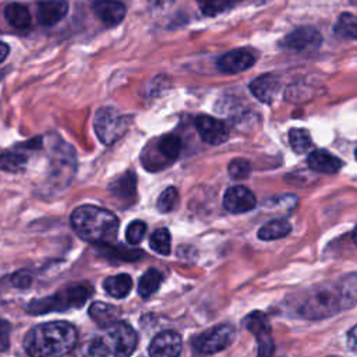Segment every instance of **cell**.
<instances>
[{
  "mask_svg": "<svg viewBox=\"0 0 357 357\" xmlns=\"http://www.w3.org/2000/svg\"><path fill=\"white\" fill-rule=\"evenodd\" d=\"M138 343L135 331L126 322H116L92 337L79 357H130Z\"/></svg>",
  "mask_w": 357,
  "mask_h": 357,
  "instance_id": "3",
  "label": "cell"
},
{
  "mask_svg": "<svg viewBox=\"0 0 357 357\" xmlns=\"http://www.w3.org/2000/svg\"><path fill=\"white\" fill-rule=\"evenodd\" d=\"M344 308L339 286L325 284L310 290L298 307V315L307 319H322Z\"/></svg>",
  "mask_w": 357,
  "mask_h": 357,
  "instance_id": "4",
  "label": "cell"
},
{
  "mask_svg": "<svg viewBox=\"0 0 357 357\" xmlns=\"http://www.w3.org/2000/svg\"><path fill=\"white\" fill-rule=\"evenodd\" d=\"M351 1H353V3H356V4H357V0H351Z\"/></svg>",
  "mask_w": 357,
  "mask_h": 357,
  "instance_id": "42",
  "label": "cell"
},
{
  "mask_svg": "<svg viewBox=\"0 0 357 357\" xmlns=\"http://www.w3.org/2000/svg\"><path fill=\"white\" fill-rule=\"evenodd\" d=\"M162 273L158 269H148L139 279L138 282V293L141 297L146 298L149 296H152L160 286L162 283Z\"/></svg>",
  "mask_w": 357,
  "mask_h": 357,
  "instance_id": "26",
  "label": "cell"
},
{
  "mask_svg": "<svg viewBox=\"0 0 357 357\" xmlns=\"http://www.w3.org/2000/svg\"><path fill=\"white\" fill-rule=\"evenodd\" d=\"M149 3L153 8H166L173 3V0H149Z\"/></svg>",
  "mask_w": 357,
  "mask_h": 357,
  "instance_id": "39",
  "label": "cell"
},
{
  "mask_svg": "<svg viewBox=\"0 0 357 357\" xmlns=\"http://www.w3.org/2000/svg\"><path fill=\"white\" fill-rule=\"evenodd\" d=\"M227 172L230 174L231 178L234 180H243V178H247L251 173V165L247 159H241V158H237V159H233L229 166H227Z\"/></svg>",
  "mask_w": 357,
  "mask_h": 357,
  "instance_id": "33",
  "label": "cell"
},
{
  "mask_svg": "<svg viewBox=\"0 0 357 357\" xmlns=\"http://www.w3.org/2000/svg\"><path fill=\"white\" fill-rule=\"evenodd\" d=\"M339 287L342 291L344 308L354 305L357 303V275H350L343 279Z\"/></svg>",
  "mask_w": 357,
  "mask_h": 357,
  "instance_id": "32",
  "label": "cell"
},
{
  "mask_svg": "<svg viewBox=\"0 0 357 357\" xmlns=\"http://www.w3.org/2000/svg\"><path fill=\"white\" fill-rule=\"evenodd\" d=\"M10 332L11 325L0 318V351H6L10 346Z\"/></svg>",
  "mask_w": 357,
  "mask_h": 357,
  "instance_id": "36",
  "label": "cell"
},
{
  "mask_svg": "<svg viewBox=\"0 0 357 357\" xmlns=\"http://www.w3.org/2000/svg\"><path fill=\"white\" fill-rule=\"evenodd\" d=\"M243 325L248 332L254 335L258 343V357H272L275 351V343L271 324L266 315L259 311H254L244 318Z\"/></svg>",
  "mask_w": 357,
  "mask_h": 357,
  "instance_id": "8",
  "label": "cell"
},
{
  "mask_svg": "<svg viewBox=\"0 0 357 357\" xmlns=\"http://www.w3.org/2000/svg\"><path fill=\"white\" fill-rule=\"evenodd\" d=\"M146 231V225L142 220H132L126 230V238L130 244L135 245L138 243H141V240L144 238Z\"/></svg>",
  "mask_w": 357,
  "mask_h": 357,
  "instance_id": "34",
  "label": "cell"
},
{
  "mask_svg": "<svg viewBox=\"0 0 357 357\" xmlns=\"http://www.w3.org/2000/svg\"><path fill=\"white\" fill-rule=\"evenodd\" d=\"M155 151L166 160L173 162L177 159L181 151V139L176 134H166L160 137L155 144Z\"/></svg>",
  "mask_w": 357,
  "mask_h": 357,
  "instance_id": "23",
  "label": "cell"
},
{
  "mask_svg": "<svg viewBox=\"0 0 357 357\" xmlns=\"http://www.w3.org/2000/svg\"><path fill=\"white\" fill-rule=\"evenodd\" d=\"M195 128H197L199 137L211 145H220L229 137V130H227L226 124L215 117H211V116L197 117Z\"/></svg>",
  "mask_w": 357,
  "mask_h": 357,
  "instance_id": "13",
  "label": "cell"
},
{
  "mask_svg": "<svg viewBox=\"0 0 357 357\" xmlns=\"http://www.w3.org/2000/svg\"><path fill=\"white\" fill-rule=\"evenodd\" d=\"M132 287V279L127 273H119L113 275L105 279L103 289L106 293L114 298H123L126 297Z\"/></svg>",
  "mask_w": 357,
  "mask_h": 357,
  "instance_id": "22",
  "label": "cell"
},
{
  "mask_svg": "<svg viewBox=\"0 0 357 357\" xmlns=\"http://www.w3.org/2000/svg\"><path fill=\"white\" fill-rule=\"evenodd\" d=\"M180 202V197H178V191L174 187H167L165 191H162V194L159 195L158 201H156V208L159 212L167 213L174 211L178 206Z\"/></svg>",
  "mask_w": 357,
  "mask_h": 357,
  "instance_id": "31",
  "label": "cell"
},
{
  "mask_svg": "<svg viewBox=\"0 0 357 357\" xmlns=\"http://www.w3.org/2000/svg\"><path fill=\"white\" fill-rule=\"evenodd\" d=\"M236 329L229 324H222L206 329L194 339L195 349L202 354H213L225 350L231 344Z\"/></svg>",
  "mask_w": 357,
  "mask_h": 357,
  "instance_id": "7",
  "label": "cell"
},
{
  "mask_svg": "<svg viewBox=\"0 0 357 357\" xmlns=\"http://www.w3.org/2000/svg\"><path fill=\"white\" fill-rule=\"evenodd\" d=\"M71 226L82 240L96 245H109L117 237L119 219L107 209L82 205L71 213Z\"/></svg>",
  "mask_w": 357,
  "mask_h": 357,
  "instance_id": "2",
  "label": "cell"
},
{
  "mask_svg": "<svg viewBox=\"0 0 357 357\" xmlns=\"http://www.w3.org/2000/svg\"><path fill=\"white\" fill-rule=\"evenodd\" d=\"M183 350V342L177 332L165 331L156 335L149 343V357H178Z\"/></svg>",
  "mask_w": 357,
  "mask_h": 357,
  "instance_id": "10",
  "label": "cell"
},
{
  "mask_svg": "<svg viewBox=\"0 0 357 357\" xmlns=\"http://www.w3.org/2000/svg\"><path fill=\"white\" fill-rule=\"evenodd\" d=\"M88 314L92 318V321L96 322L100 328H107V326L117 322L119 315H120V310L116 305L95 301V303L91 304Z\"/></svg>",
  "mask_w": 357,
  "mask_h": 357,
  "instance_id": "19",
  "label": "cell"
},
{
  "mask_svg": "<svg viewBox=\"0 0 357 357\" xmlns=\"http://www.w3.org/2000/svg\"><path fill=\"white\" fill-rule=\"evenodd\" d=\"M335 32L343 38L357 39V15L350 13L340 14L335 24Z\"/></svg>",
  "mask_w": 357,
  "mask_h": 357,
  "instance_id": "27",
  "label": "cell"
},
{
  "mask_svg": "<svg viewBox=\"0 0 357 357\" xmlns=\"http://www.w3.org/2000/svg\"><path fill=\"white\" fill-rule=\"evenodd\" d=\"M52 167L53 174H56V178H70L73 176L75 169V156L74 151L70 145L59 141L56 148L53 149V158H52Z\"/></svg>",
  "mask_w": 357,
  "mask_h": 357,
  "instance_id": "14",
  "label": "cell"
},
{
  "mask_svg": "<svg viewBox=\"0 0 357 357\" xmlns=\"http://www.w3.org/2000/svg\"><path fill=\"white\" fill-rule=\"evenodd\" d=\"M8 52H10L8 45L4 42H0V63L6 60V57L8 56Z\"/></svg>",
  "mask_w": 357,
  "mask_h": 357,
  "instance_id": "40",
  "label": "cell"
},
{
  "mask_svg": "<svg viewBox=\"0 0 357 357\" xmlns=\"http://www.w3.org/2000/svg\"><path fill=\"white\" fill-rule=\"evenodd\" d=\"M11 282L15 287H20V289H25L28 287L31 283H32V276L29 272L26 271H20L17 273L13 275L11 278Z\"/></svg>",
  "mask_w": 357,
  "mask_h": 357,
  "instance_id": "37",
  "label": "cell"
},
{
  "mask_svg": "<svg viewBox=\"0 0 357 357\" xmlns=\"http://www.w3.org/2000/svg\"><path fill=\"white\" fill-rule=\"evenodd\" d=\"M356 159H357V149H356Z\"/></svg>",
  "mask_w": 357,
  "mask_h": 357,
  "instance_id": "43",
  "label": "cell"
},
{
  "mask_svg": "<svg viewBox=\"0 0 357 357\" xmlns=\"http://www.w3.org/2000/svg\"><path fill=\"white\" fill-rule=\"evenodd\" d=\"M353 241H354V244L357 245V227H356L354 231H353Z\"/></svg>",
  "mask_w": 357,
  "mask_h": 357,
  "instance_id": "41",
  "label": "cell"
},
{
  "mask_svg": "<svg viewBox=\"0 0 357 357\" xmlns=\"http://www.w3.org/2000/svg\"><path fill=\"white\" fill-rule=\"evenodd\" d=\"M197 1L201 7V11L208 17H213L226 8V0H197Z\"/></svg>",
  "mask_w": 357,
  "mask_h": 357,
  "instance_id": "35",
  "label": "cell"
},
{
  "mask_svg": "<svg viewBox=\"0 0 357 357\" xmlns=\"http://www.w3.org/2000/svg\"><path fill=\"white\" fill-rule=\"evenodd\" d=\"M77 329L64 321L33 326L24 339V349L31 357H64L77 344Z\"/></svg>",
  "mask_w": 357,
  "mask_h": 357,
  "instance_id": "1",
  "label": "cell"
},
{
  "mask_svg": "<svg viewBox=\"0 0 357 357\" xmlns=\"http://www.w3.org/2000/svg\"><path fill=\"white\" fill-rule=\"evenodd\" d=\"M151 248L160 254V255H169L170 254V233L167 229L160 227L156 229L149 238Z\"/></svg>",
  "mask_w": 357,
  "mask_h": 357,
  "instance_id": "29",
  "label": "cell"
},
{
  "mask_svg": "<svg viewBox=\"0 0 357 357\" xmlns=\"http://www.w3.org/2000/svg\"><path fill=\"white\" fill-rule=\"evenodd\" d=\"M257 56L248 49H234L222 54L218 59V70L226 74H236L245 71L251 66H254Z\"/></svg>",
  "mask_w": 357,
  "mask_h": 357,
  "instance_id": "11",
  "label": "cell"
},
{
  "mask_svg": "<svg viewBox=\"0 0 357 357\" xmlns=\"http://www.w3.org/2000/svg\"><path fill=\"white\" fill-rule=\"evenodd\" d=\"M68 11L66 0H42L36 4V18L40 25L52 26L60 22Z\"/></svg>",
  "mask_w": 357,
  "mask_h": 357,
  "instance_id": "15",
  "label": "cell"
},
{
  "mask_svg": "<svg viewBox=\"0 0 357 357\" xmlns=\"http://www.w3.org/2000/svg\"><path fill=\"white\" fill-rule=\"evenodd\" d=\"M92 8L106 26L117 25L126 17V6L119 0H95Z\"/></svg>",
  "mask_w": 357,
  "mask_h": 357,
  "instance_id": "16",
  "label": "cell"
},
{
  "mask_svg": "<svg viewBox=\"0 0 357 357\" xmlns=\"http://www.w3.org/2000/svg\"><path fill=\"white\" fill-rule=\"evenodd\" d=\"M102 255L109 259H116V261H124V262H131L142 258L144 252L137 248H127V247H113L112 244L109 245H102Z\"/></svg>",
  "mask_w": 357,
  "mask_h": 357,
  "instance_id": "25",
  "label": "cell"
},
{
  "mask_svg": "<svg viewBox=\"0 0 357 357\" xmlns=\"http://www.w3.org/2000/svg\"><path fill=\"white\" fill-rule=\"evenodd\" d=\"M4 17L7 22L15 29H26L32 22V17L28 7L20 3L7 4L4 8Z\"/></svg>",
  "mask_w": 357,
  "mask_h": 357,
  "instance_id": "21",
  "label": "cell"
},
{
  "mask_svg": "<svg viewBox=\"0 0 357 357\" xmlns=\"http://www.w3.org/2000/svg\"><path fill=\"white\" fill-rule=\"evenodd\" d=\"M257 205L255 195L244 185H233L223 195V206L231 213H244Z\"/></svg>",
  "mask_w": 357,
  "mask_h": 357,
  "instance_id": "12",
  "label": "cell"
},
{
  "mask_svg": "<svg viewBox=\"0 0 357 357\" xmlns=\"http://www.w3.org/2000/svg\"><path fill=\"white\" fill-rule=\"evenodd\" d=\"M279 88L280 82L273 74L259 75L250 84V91L252 92V95L264 103H271L279 92Z\"/></svg>",
  "mask_w": 357,
  "mask_h": 357,
  "instance_id": "17",
  "label": "cell"
},
{
  "mask_svg": "<svg viewBox=\"0 0 357 357\" xmlns=\"http://www.w3.org/2000/svg\"><path fill=\"white\" fill-rule=\"evenodd\" d=\"M91 294V289L84 284L67 286L47 297L32 300L25 310L29 314L40 315L49 312H61L73 308H79L85 304Z\"/></svg>",
  "mask_w": 357,
  "mask_h": 357,
  "instance_id": "5",
  "label": "cell"
},
{
  "mask_svg": "<svg viewBox=\"0 0 357 357\" xmlns=\"http://www.w3.org/2000/svg\"><path fill=\"white\" fill-rule=\"evenodd\" d=\"M307 163L310 169H312L314 172L328 174H333L342 167V160L325 149L312 151L308 155Z\"/></svg>",
  "mask_w": 357,
  "mask_h": 357,
  "instance_id": "18",
  "label": "cell"
},
{
  "mask_svg": "<svg viewBox=\"0 0 357 357\" xmlns=\"http://www.w3.org/2000/svg\"><path fill=\"white\" fill-rule=\"evenodd\" d=\"M130 123L131 117L120 114L110 106H105L95 113L93 128L102 144L112 145L126 134Z\"/></svg>",
  "mask_w": 357,
  "mask_h": 357,
  "instance_id": "6",
  "label": "cell"
},
{
  "mask_svg": "<svg viewBox=\"0 0 357 357\" xmlns=\"http://www.w3.org/2000/svg\"><path fill=\"white\" fill-rule=\"evenodd\" d=\"M291 230V226L287 220L284 219H276L265 223L259 230H258V238L271 241V240H278L286 237Z\"/></svg>",
  "mask_w": 357,
  "mask_h": 357,
  "instance_id": "24",
  "label": "cell"
},
{
  "mask_svg": "<svg viewBox=\"0 0 357 357\" xmlns=\"http://www.w3.org/2000/svg\"><path fill=\"white\" fill-rule=\"evenodd\" d=\"M289 142L293 151L297 153L307 152L312 145L311 135L304 128H291L289 132Z\"/></svg>",
  "mask_w": 357,
  "mask_h": 357,
  "instance_id": "28",
  "label": "cell"
},
{
  "mask_svg": "<svg viewBox=\"0 0 357 357\" xmlns=\"http://www.w3.org/2000/svg\"><path fill=\"white\" fill-rule=\"evenodd\" d=\"M347 343L351 349H357V325L353 326L350 331H349V335H347Z\"/></svg>",
  "mask_w": 357,
  "mask_h": 357,
  "instance_id": "38",
  "label": "cell"
},
{
  "mask_svg": "<svg viewBox=\"0 0 357 357\" xmlns=\"http://www.w3.org/2000/svg\"><path fill=\"white\" fill-rule=\"evenodd\" d=\"M26 155L21 152H7L0 155V169L11 173L21 172L26 165Z\"/></svg>",
  "mask_w": 357,
  "mask_h": 357,
  "instance_id": "30",
  "label": "cell"
},
{
  "mask_svg": "<svg viewBox=\"0 0 357 357\" xmlns=\"http://www.w3.org/2000/svg\"><path fill=\"white\" fill-rule=\"evenodd\" d=\"M321 43L322 36L312 26L296 28L294 31L287 33L282 40V46L293 52H312L318 49Z\"/></svg>",
  "mask_w": 357,
  "mask_h": 357,
  "instance_id": "9",
  "label": "cell"
},
{
  "mask_svg": "<svg viewBox=\"0 0 357 357\" xmlns=\"http://www.w3.org/2000/svg\"><path fill=\"white\" fill-rule=\"evenodd\" d=\"M135 188H137V177L131 170L119 176L109 185L110 192L120 199H132L135 195Z\"/></svg>",
  "mask_w": 357,
  "mask_h": 357,
  "instance_id": "20",
  "label": "cell"
}]
</instances>
